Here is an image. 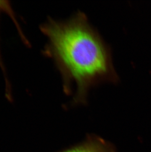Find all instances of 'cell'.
<instances>
[{
	"mask_svg": "<svg viewBox=\"0 0 151 152\" xmlns=\"http://www.w3.org/2000/svg\"><path fill=\"white\" fill-rule=\"evenodd\" d=\"M62 152H115L110 144L98 137L89 138L84 143Z\"/></svg>",
	"mask_w": 151,
	"mask_h": 152,
	"instance_id": "cell-2",
	"label": "cell"
},
{
	"mask_svg": "<svg viewBox=\"0 0 151 152\" xmlns=\"http://www.w3.org/2000/svg\"><path fill=\"white\" fill-rule=\"evenodd\" d=\"M7 1H0V13L4 12L6 7V4L7 3ZM0 67L1 68V70L3 72V75L4 76V80H5V83H6V90H10L12 89L10 83L9 82V79L7 77V75L6 73V69L4 66V64L3 61V59L1 58V48H0Z\"/></svg>",
	"mask_w": 151,
	"mask_h": 152,
	"instance_id": "cell-3",
	"label": "cell"
},
{
	"mask_svg": "<svg viewBox=\"0 0 151 152\" xmlns=\"http://www.w3.org/2000/svg\"><path fill=\"white\" fill-rule=\"evenodd\" d=\"M39 29L48 39L42 53L60 72L64 92L70 95L76 87L74 103H86L93 87L118 82L111 49L84 13L78 12L64 21L49 17Z\"/></svg>",
	"mask_w": 151,
	"mask_h": 152,
	"instance_id": "cell-1",
	"label": "cell"
}]
</instances>
